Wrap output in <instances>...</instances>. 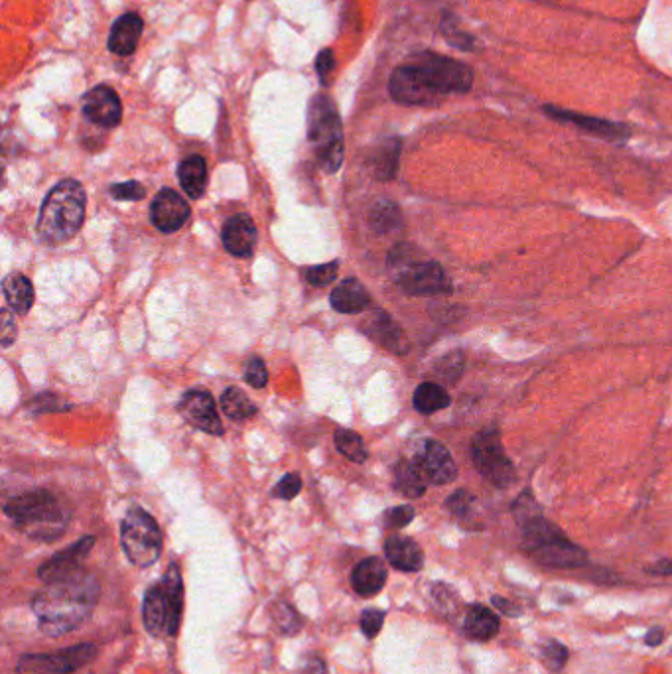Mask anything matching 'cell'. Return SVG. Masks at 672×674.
<instances>
[{"mask_svg": "<svg viewBox=\"0 0 672 674\" xmlns=\"http://www.w3.org/2000/svg\"><path fill=\"white\" fill-rule=\"evenodd\" d=\"M99 598V580L81 568L68 578L46 584L32 598V611L42 633L58 639L83 627L91 619Z\"/></svg>", "mask_w": 672, "mask_h": 674, "instance_id": "cell-1", "label": "cell"}, {"mask_svg": "<svg viewBox=\"0 0 672 674\" xmlns=\"http://www.w3.org/2000/svg\"><path fill=\"white\" fill-rule=\"evenodd\" d=\"M4 513L28 539L54 542L68 531L69 511L48 491L18 495L4 505Z\"/></svg>", "mask_w": 672, "mask_h": 674, "instance_id": "cell-2", "label": "cell"}, {"mask_svg": "<svg viewBox=\"0 0 672 674\" xmlns=\"http://www.w3.org/2000/svg\"><path fill=\"white\" fill-rule=\"evenodd\" d=\"M85 219V190L75 180H62L46 196L38 217V235L48 245L73 239Z\"/></svg>", "mask_w": 672, "mask_h": 674, "instance_id": "cell-3", "label": "cell"}, {"mask_svg": "<svg viewBox=\"0 0 672 674\" xmlns=\"http://www.w3.org/2000/svg\"><path fill=\"white\" fill-rule=\"evenodd\" d=\"M184 611V582L178 564H170L162 582L148 588L142 604V621L154 637H174Z\"/></svg>", "mask_w": 672, "mask_h": 674, "instance_id": "cell-4", "label": "cell"}, {"mask_svg": "<svg viewBox=\"0 0 672 674\" xmlns=\"http://www.w3.org/2000/svg\"><path fill=\"white\" fill-rule=\"evenodd\" d=\"M308 138L314 144L320 166L334 174L343 162V127L336 105L326 95H316L308 107Z\"/></svg>", "mask_w": 672, "mask_h": 674, "instance_id": "cell-5", "label": "cell"}, {"mask_svg": "<svg viewBox=\"0 0 672 674\" xmlns=\"http://www.w3.org/2000/svg\"><path fill=\"white\" fill-rule=\"evenodd\" d=\"M414 249L401 245L391 253V267H397V282L404 292L414 296H440L452 292V282L434 261H410Z\"/></svg>", "mask_w": 672, "mask_h": 674, "instance_id": "cell-6", "label": "cell"}, {"mask_svg": "<svg viewBox=\"0 0 672 674\" xmlns=\"http://www.w3.org/2000/svg\"><path fill=\"white\" fill-rule=\"evenodd\" d=\"M406 64L416 69L440 97L450 93H468L473 85L470 66L436 52H418L410 56Z\"/></svg>", "mask_w": 672, "mask_h": 674, "instance_id": "cell-7", "label": "cell"}, {"mask_svg": "<svg viewBox=\"0 0 672 674\" xmlns=\"http://www.w3.org/2000/svg\"><path fill=\"white\" fill-rule=\"evenodd\" d=\"M121 544L127 558L138 566L148 568L162 554V533L158 523L142 509L127 513L121 525Z\"/></svg>", "mask_w": 672, "mask_h": 674, "instance_id": "cell-8", "label": "cell"}, {"mask_svg": "<svg viewBox=\"0 0 672 674\" xmlns=\"http://www.w3.org/2000/svg\"><path fill=\"white\" fill-rule=\"evenodd\" d=\"M471 458H473V464H475L477 472L481 473L491 485H495L499 489L509 487L517 477L513 462L505 454L501 434L495 428L481 430L473 438Z\"/></svg>", "mask_w": 672, "mask_h": 674, "instance_id": "cell-9", "label": "cell"}, {"mask_svg": "<svg viewBox=\"0 0 672 674\" xmlns=\"http://www.w3.org/2000/svg\"><path fill=\"white\" fill-rule=\"evenodd\" d=\"M99 657L95 643H81L56 653L24 655L18 663L20 674H73Z\"/></svg>", "mask_w": 672, "mask_h": 674, "instance_id": "cell-10", "label": "cell"}, {"mask_svg": "<svg viewBox=\"0 0 672 674\" xmlns=\"http://www.w3.org/2000/svg\"><path fill=\"white\" fill-rule=\"evenodd\" d=\"M527 552L533 556L535 562L546 568L572 570L588 562V552L582 546L566 539L564 533L554 539L542 540L527 546Z\"/></svg>", "mask_w": 672, "mask_h": 674, "instance_id": "cell-11", "label": "cell"}, {"mask_svg": "<svg viewBox=\"0 0 672 674\" xmlns=\"http://www.w3.org/2000/svg\"><path fill=\"white\" fill-rule=\"evenodd\" d=\"M389 93L401 105H434L440 95L428 85V81L408 64L399 66L389 79Z\"/></svg>", "mask_w": 672, "mask_h": 674, "instance_id": "cell-12", "label": "cell"}, {"mask_svg": "<svg viewBox=\"0 0 672 674\" xmlns=\"http://www.w3.org/2000/svg\"><path fill=\"white\" fill-rule=\"evenodd\" d=\"M83 115L99 127L113 129L123 119V105L115 89L97 85L83 97Z\"/></svg>", "mask_w": 672, "mask_h": 674, "instance_id": "cell-13", "label": "cell"}, {"mask_svg": "<svg viewBox=\"0 0 672 674\" xmlns=\"http://www.w3.org/2000/svg\"><path fill=\"white\" fill-rule=\"evenodd\" d=\"M93 544H95L93 537H85V539L73 542L66 550L54 554L50 560H46L40 566V570H38L40 580L46 582V584H50V582L68 578L73 572L81 570L83 568V560L89 556Z\"/></svg>", "mask_w": 672, "mask_h": 674, "instance_id": "cell-14", "label": "cell"}, {"mask_svg": "<svg viewBox=\"0 0 672 674\" xmlns=\"http://www.w3.org/2000/svg\"><path fill=\"white\" fill-rule=\"evenodd\" d=\"M416 464L420 466V470L424 473V477L428 481H432L434 485H446L452 483L458 477V466L452 458V454L448 452V448L438 442V440H426Z\"/></svg>", "mask_w": 672, "mask_h": 674, "instance_id": "cell-15", "label": "cell"}, {"mask_svg": "<svg viewBox=\"0 0 672 674\" xmlns=\"http://www.w3.org/2000/svg\"><path fill=\"white\" fill-rule=\"evenodd\" d=\"M150 217L158 231L174 233L190 219V205L174 190L164 188L152 202Z\"/></svg>", "mask_w": 672, "mask_h": 674, "instance_id": "cell-16", "label": "cell"}, {"mask_svg": "<svg viewBox=\"0 0 672 674\" xmlns=\"http://www.w3.org/2000/svg\"><path fill=\"white\" fill-rule=\"evenodd\" d=\"M180 410L188 422H192L203 432L213 434V436L223 434V424H221V418L217 414L211 395L202 393V391H192L182 399Z\"/></svg>", "mask_w": 672, "mask_h": 674, "instance_id": "cell-17", "label": "cell"}, {"mask_svg": "<svg viewBox=\"0 0 672 674\" xmlns=\"http://www.w3.org/2000/svg\"><path fill=\"white\" fill-rule=\"evenodd\" d=\"M544 113L556 121H562V123H570L582 131H588L592 135L602 136V138H625L629 136V129L621 123H611V121H605V119H598V117H588V115H582V113H574V111H568V109H560V107H552V105H546L544 107Z\"/></svg>", "mask_w": 672, "mask_h": 674, "instance_id": "cell-18", "label": "cell"}, {"mask_svg": "<svg viewBox=\"0 0 672 674\" xmlns=\"http://www.w3.org/2000/svg\"><path fill=\"white\" fill-rule=\"evenodd\" d=\"M257 243V227L249 215H233L223 227V245L235 257H251Z\"/></svg>", "mask_w": 672, "mask_h": 674, "instance_id": "cell-19", "label": "cell"}, {"mask_svg": "<svg viewBox=\"0 0 672 674\" xmlns=\"http://www.w3.org/2000/svg\"><path fill=\"white\" fill-rule=\"evenodd\" d=\"M387 578H389V572H387L385 562L377 556H369L353 568L351 586L357 596L373 598L385 588Z\"/></svg>", "mask_w": 672, "mask_h": 674, "instance_id": "cell-20", "label": "cell"}, {"mask_svg": "<svg viewBox=\"0 0 672 674\" xmlns=\"http://www.w3.org/2000/svg\"><path fill=\"white\" fill-rule=\"evenodd\" d=\"M142 30H144V22L136 12L123 14L111 28L109 50L115 56H121V58H127L131 54H135L138 40L142 36Z\"/></svg>", "mask_w": 672, "mask_h": 674, "instance_id": "cell-21", "label": "cell"}, {"mask_svg": "<svg viewBox=\"0 0 672 674\" xmlns=\"http://www.w3.org/2000/svg\"><path fill=\"white\" fill-rule=\"evenodd\" d=\"M385 554L391 566L403 572H418L424 566L422 548L408 537H391L385 542Z\"/></svg>", "mask_w": 672, "mask_h": 674, "instance_id": "cell-22", "label": "cell"}, {"mask_svg": "<svg viewBox=\"0 0 672 674\" xmlns=\"http://www.w3.org/2000/svg\"><path fill=\"white\" fill-rule=\"evenodd\" d=\"M330 302L341 314H359L371 304V296L359 280L347 278L332 292Z\"/></svg>", "mask_w": 672, "mask_h": 674, "instance_id": "cell-23", "label": "cell"}, {"mask_svg": "<svg viewBox=\"0 0 672 674\" xmlns=\"http://www.w3.org/2000/svg\"><path fill=\"white\" fill-rule=\"evenodd\" d=\"M499 631V617L493 613L489 607L475 606L468 607L466 617H464V633L473 639V641H491Z\"/></svg>", "mask_w": 672, "mask_h": 674, "instance_id": "cell-24", "label": "cell"}, {"mask_svg": "<svg viewBox=\"0 0 672 674\" xmlns=\"http://www.w3.org/2000/svg\"><path fill=\"white\" fill-rule=\"evenodd\" d=\"M178 178L184 192L192 200H200L207 188V164L202 156L186 158L178 168Z\"/></svg>", "mask_w": 672, "mask_h": 674, "instance_id": "cell-25", "label": "cell"}, {"mask_svg": "<svg viewBox=\"0 0 672 674\" xmlns=\"http://www.w3.org/2000/svg\"><path fill=\"white\" fill-rule=\"evenodd\" d=\"M4 298L16 314H26L34 304V286L22 274H8L2 282Z\"/></svg>", "mask_w": 672, "mask_h": 674, "instance_id": "cell-26", "label": "cell"}, {"mask_svg": "<svg viewBox=\"0 0 672 674\" xmlns=\"http://www.w3.org/2000/svg\"><path fill=\"white\" fill-rule=\"evenodd\" d=\"M399 156H401V140L389 138L377 146L375 154L371 156V168L375 178L387 182L397 176L399 170Z\"/></svg>", "mask_w": 672, "mask_h": 674, "instance_id": "cell-27", "label": "cell"}, {"mask_svg": "<svg viewBox=\"0 0 672 674\" xmlns=\"http://www.w3.org/2000/svg\"><path fill=\"white\" fill-rule=\"evenodd\" d=\"M369 334L375 337L383 347L403 355L404 351L408 349V341L404 337L403 330L385 314V312H377L371 320V330Z\"/></svg>", "mask_w": 672, "mask_h": 674, "instance_id": "cell-28", "label": "cell"}, {"mask_svg": "<svg viewBox=\"0 0 672 674\" xmlns=\"http://www.w3.org/2000/svg\"><path fill=\"white\" fill-rule=\"evenodd\" d=\"M395 489L410 499H418L426 491V477L416 462L403 460L395 468Z\"/></svg>", "mask_w": 672, "mask_h": 674, "instance_id": "cell-29", "label": "cell"}, {"mask_svg": "<svg viewBox=\"0 0 672 674\" xmlns=\"http://www.w3.org/2000/svg\"><path fill=\"white\" fill-rule=\"evenodd\" d=\"M450 405V395L438 383H422L414 391V406L422 414H432Z\"/></svg>", "mask_w": 672, "mask_h": 674, "instance_id": "cell-30", "label": "cell"}, {"mask_svg": "<svg viewBox=\"0 0 672 674\" xmlns=\"http://www.w3.org/2000/svg\"><path fill=\"white\" fill-rule=\"evenodd\" d=\"M221 408L233 420H245L257 414V406L249 401V397L241 389H233V387L221 395Z\"/></svg>", "mask_w": 672, "mask_h": 674, "instance_id": "cell-31", "label": "cell"}, {"mask_svg": "<svg viewBox=\"0 0 672 674\" xmlns=\"http://www.w3.org/2000/svg\"><path fill=\"white\" fill-rule=\"evenodd\" d=\"M270 617L272 623L276 625V629L282 635H296L302 629V617L298 615V611L286 602H276L270 607Z\"/></svg>", "mask_w": 672, "mask_h": 674, "instance_id": "cell-32", "label": "cell"}, {"mask_svg": "<svg viewBox=\"0 0 672 674\" xmlns=\"http://www.w3.org/2000/svg\"><path fill=\"white\" fill-rule=\"evenodd\" d=\"M440 30H442V36L446 38V42H448L450 46H454V48H458V50H464V52H473V50H475V40L471 38L468 32H464V30L458 26L456 18H454L450 12L444 14V18H442V22H440Z\"/></svg>", "mask_w": 672, "mask_h": 674, "instance_id": "cell-33", "label": "cell"}, {"mask_svg": "<svg viewBox=\"0 0 672 674\" xmlns=\"http://www.w3.org/2000/svg\"><path fill=\"white\" fill-rule=\"evenodd\" d=\"M336 446L337 450L351 462L355 464H363L367 460V450L365 444L361 440V436H357L351 430H337L336 432Z\"/></svg>", "mask_w": 672, "mask_h": 674, "instance_id": "cell-34", "label": "cell"}, {"mask_svg": "<svg viewBox=\"0 0 672 674\" xmlns=\"http://www.w3.org/2000/svg\"><path fill=\"white\" fill-rule=\"evenodd\" d=\"M371 223L381 233L397 229L401 225V211L393 202H379L373 207Z\"/></svg>", "mask_w": 672, "mask_h": 674, "instance_id": "cell-35", "label": "cell"}, {"mask_svg": "<svg viewBox=\"0 0 672 674\" xmlns=\"http://www.w3.org/2000/svg\"><path fill=\"white\" fill-rule=\"evenodd\" d=\"M432 600L434 604L438 607V611H442V615L450 617L456 613V609L460 606V600H458V594L446 586V584H436L432 588Z\"/></svg>", "mask_w": 672, "mask_h": 674, "instance_id": "cell-36", "label": "cell"}, {"mask_svg": "<svg viewBox=\"0 0 672 674\" xmlns=\"http://www.w3.org/2000/svg\"><path fill=\"white\" fill-rule=\"evenodd\" d=\"M542 659L552 673H560L566 667L568 649L560 641H548L542 649Z\"/></svg>", "mask_w": 672, "mask_h": 674, "instance_id": "cell-37", "label": "cell"}, {"mask_svg": "<svg viewBox=\"0 0 672 674\" xmlns=\"http://www.w3.org/2000/svg\"><path fill=\"white\" fill-rule=\"evenodd\" d=\"M473 503H475L473 495L468 493V491H464V489H460V491H456V493L446 501V507L450 509V513H452L454 517H458V519H462V521H470Z\"/></svg>", "mask_w": 672, "mask_h": 674, "instance_id": "cell-38", "label": "cell"}, {"mask_svg": "<svg viewBox=\"0 0 672 674\" xmlns=\"http://www.w3.org/2000/svg\"><path fill=\"white\" fill-rule=\"evenodd\" d=\"M385 623V611L381 609H365L359 619V627L367 639H375Z\"/></svg>", "mask_w": 672, "mask_h": 674, "instance_id": "cell-39", "label": "cell"}, {"mask_svg": "<svg viewBox=\"0 0 672 674\" xmlns=\"http://www.w3.org/2000/svg\"><path fill=\"white\" fill-rule=\"evenodd\" d=\"M300 489H302V479H300V475H296V473H288V475H284L278 483H276V487H274V497H278V499H284V501H290V499H294L298 493H300Z\"/></svg>", "mask_w": 672, "mask_h": 674, "instance_id": "cell-40", "label": "cell"}, {"mask_svg": "<svg viewBox=\"0 0 672 674\" xmlns=\"http://www.w3.org/2000/svg\"><path fill=\"white\" fill-rule=\"evenodd\" d=\"M146 194L144 186L138 184V182H125V184H115L111 186V196L115 200H123V202H138L142 200Z\"/></svg>", "mask_w": 672, "mask_h": 674, "instance_id": "cell-41", "label": "cell"}, {"mask_svg": "<svg viewBox=\"0 0 672 674\" xmlns=\"http://www.w3.org/2000/svg\"><path fill=\"white\" fill-rule=\"evenodd\" d=\"M245 379H247L249 385H253V387H257V389H261V387L267 385V381H269V371H267L263 359L253 357V359L249 361V365H247V369H245Z\"/></svg>", "mask_w": 672, "mask_h": 674, "instance_id": "cell-42", "label": "cell"}, {"mask_svg": "<svg viewBox=\"0 0 672 674\" xmlns=\"http://www.w3.org/2000/svg\"><path fill=\"white\" fill-rule=\"evenodd\" d=\"M337 270L339 265L337 263H328V265H320V267H312L308 270L306 278L310 284L314 286H328L332 280H336Z\"/></svg>", "mask_w": 672, "mask_h": 674, "instance_id": "cell-43", "label": "cell"}, {"mask_svg": "<svg viewBox=\"0 0 672 674\" xmlns=\"http://www.w3.org/2000/svg\"><path fill=\"white\" fill-rule=\"evenodd\" d=\"M414 519V509L410 505H401L395 509H389L385 515V525L389 529H403Z\"/></svg>", "mask_w": 672, "mask_h": 674, "instance_id": "cell-44", "label": "cell"}, {"mask_svg": "<svg viewBox=\"0 0 672 674\" xmlns=\"http://www.w3.org/2000/svg\"><path fill=\"white\" fill-rule=\"evenodd\" d=\"M442 365H444L446 369H438V373L444 375V377L450 379V381H456V379L462 375V369H464V357H462V353H452V355H448V357L442 361Z\"/></svg>", "mask_w": 672, "mask_h": 674, "instance_id": "cell-45", "label": "cell"}, {"mask_svg": "<svg viewBox=\"0 0 672 674\" xmlns=\"http://www.w3.org/2000/svg\"><path fill=\"white\" fill-rule=\"evenodd\" d=\"M336 68V56L330 48L322 50L316 58V69H318V75L322 77V83H328V75L334 71Z\"/></svg>", "mask_w": 672, "mask_h": 674, "instance_id": "cell-46", "label": "cell"}, {"mask_svg": "<svg viewBox=\"0 0 672 674\" xmlns=\"http://www.w3.org/2000/svg\"><path fill=\"white\" fill-rule=\"evenodd\" d=\"M0 337H2V345L4 347H8L14 341V337H16V326H14L8 310L2 312V332H0Z\"/></svg>", "mask_w": 672, "mask_h": 674, "instance_id": "cell-47", "label": "cell"}, {"mask_svg": "<svg viewBox=\"0 0 672 674\" xmlns=\"http://www.w3.org/2000/svg\"><path fill=\"white\" fill-rule=\"evenodd\" d=\"M491 602H493V606L499 609V613H505V615H509V617H519V615L523 613L521 607L517 606V604H513V602H509V600H505V598L495 596Z\"/></svg>", "mask_w": 672, "mask_h": 674, "instance_id": "cell-48", "label": "cell"}, {"mask_svg": "<svg viewBox=\"0 0 672 674\" xmlns=\"http://www.w3.org/2000/svg\"><path fill=\"white\" fill-rule=\"evenodd\" d=\"M304 674H328V667L320 657H310L304 667Z\"/></svg>", "mask_w": 672, "mask_h": 674, "instance_id": "cell-49", "label": "cell"}, {"mask_svg": "<svg viewBox=\"0 0 672 674\" xmlns=\"http://www.w3.org/2000/svg\"><path fill=\"white\" fill-rule=\"evenodd\" d=\"M647 574H653V576H672L671 558H667V560H661V562L653 564L651 568H647Z\"/></svg>", "mask_w": 672, "mask_h": 674, "instance_id": "cell-50", "label": "cell"}, {"mask_svg": "<svg viewBox=\"0 0 672 674\" xmlns=\"http://www.w3.org/2000/svg\"><path fill=\"white\" fill-rule=\"evenodd\" d=\"M663 639H665L663 627H653V629H649V633L645 635V643H647L649 647H659V645L663 643Z\"/></svg>", "mask_w": 672, "mask_h": 674, "instance_id": "cell-51", "label": "cell"}]
</instances>
